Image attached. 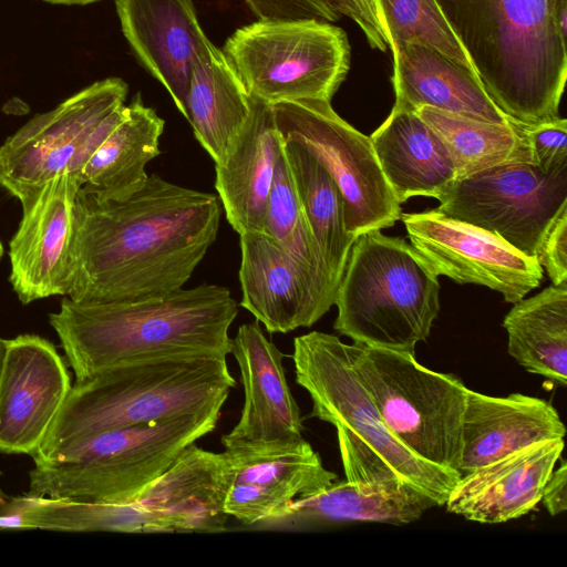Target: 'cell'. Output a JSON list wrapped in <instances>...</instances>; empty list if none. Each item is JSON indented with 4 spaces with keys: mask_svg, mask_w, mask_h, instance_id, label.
Listing matches in <instances>:
<instances>
[{
    "mask_svg": "<svg viewBox=\"0 0 567 567\" xmlns=\"http://www.w3.org/2000/svg\"><path fill=\"white\" fill-rule=\"evenodd\" d=\"M230 353L239 367L245 402L237 424L221 436L224 449L275 447L302 440V417L286 379L285 354L257 320L238 328Z\"/></svg>",
    "mask_w": 567,
    "mask_h": 567,
    "instance_id": "17",
    "label": "cell"
},
{
    "mask_svg": "<svg viewBox=\"0 0 567 567\" xmlns=\"http://www.w3.org/2000/svg\"><path fill=\"white\" fill-rule=\"evenodd\" d=\"M225 452L231 464V481L224 511L244 525L255 526L293 501L338 481L305 439L281 446Z\"/></svg>",
    "mask_w": 567,
    "mask_h": 567,
    "instance_id": "18",
    "label": "cell"
},
{
    "mask_svg": "<svg viewBox=\"0 0 567 567\" xmlns=\"http://www.w3.org/2000/svg\"><path fill=\"white\" fill-rule=\"evenodd\" d=\"M122 32L138 63L187 118L194 59L208 39L193 0H115Z\"/></svg>",
    "mask_w": 567,
    "mask_h": 567,
    "instance_id": "19",
    "label": "cell"
},
{
    "mask_svg": "<svg viewBox=\"0 0 567 567\" xmlns=\"http://www.w3.org/2000/svg\"><path fill=\"white\" fill-rule=\"evenodd\" d=\"M393 55V106L445 112L506 124L513 122L493 102L475 73L441 52L419 43L390 47Z\"/></svg>",
    "mask_w": 567,
    "mask_h": 567,
    "instance_id": "24",
    "label": "cell"
},
{
    "mask_svg": "<svg viewBox=\"0 0 567 567\" xmlns=\"http://www.w3.org/2000/svg\"><path fill=\"white\" fill-rule=\"evenodd\" d=\"M532 164L545 174L567 169V120L557 117L536 124H522Z\"/></svg>",
    "mask_w": 567,
    "mask_h": 567,
    "instance_id": "34",
    "label": "cell"
},
{
    "mask_svg": "<svg viewBox=\"0 0 567 567\" xmlns=\"http://www.w3.org/2000/svg\"><path fill=\"white\" fill-rule=\"evenodd\" d=\"M271 109L281 140L303 146L337 183L349 235L357 238L401 219V204L383 175L370 136L343 120L331 102L298 100Z\"/></svg>",
    "mask_w": 567,
    "mask_h": 567,
    "instance_id": "10",
    "label": "cell"
},
{
    "mask_svg": "<svg viewBox=\"0 0 567 567\" xmlns=\"http://www.w3.org/2000/svg\"><path fill=\"white\" fill-rule=\"evenodd\" d=\"M560 464L549 475L542 494V502L551 516L567 509V463L560 457Z\"/></svg>",
    "mask_w": 567,
    "mask_h": 567,
    "instance_id": "38",
    "label": "cell"
},
{
    "mask_svg": "<svg viewBox=\"0 0 567 567\" xmlns=\"http://www.w3.org/2000/svg\"><path fill=\"white\" fill-rule=\"evenodd\" d=\"M262 234L310 277L323 305L330 310L334 305L336 291L329 282L308 225L282 144L267 200Z\"/></svg>",
    "mask_w": 567,
    "mask_h": 567,
    "instance_id": "32",
    "label": "cell"
},
{
    "mask_svg": "<svg viewBox=\"0 0 567 567\" xmlns=\"http://www.w3.org/2000/svg\"><path fill=\"white\" fill-rule=\"evenodd\" d=\"M221 50L249 96L269 105L331 102L350 70L347 33L315 19L257 20L238 28Z\"/></svg>",
    "mask_w": 567,
    "mask_h": 567,
    "instance_id": "9",
    "label": "cell"
},
{
    "mask_svg": "<svg viewBox=\"0 0 567 567\" xmlns=\"http://www.w3.org/2000/svg\"><path fill=\"white\" fill-rule=\"evenodd\" d=\"M536 259L551 285L567 282V207L556 217L538 249Z\"/></svg>",
    "mask_w": 567,
    "mask_h": 567,
    "instance_id": "36",
    "label": "cell"
},
{
    "mask_svg": "<svg viewBox=\"0 0 567 567\" xmlns=\"http://www.w3.org/2000/svg\"><path fill=\"white\" fill-rule=\"evenodd\" d=\"M165 121L143 103L141 93L125 105V114L89 158L79 175L80 192L101 200L125 199L148 178L146 165L159 155Z\"/></svg>",
    "mask_w": 567,
    "mask_h": 567,
    "instance_id": "27",
    "label": "cell"
},
{
    "mask_svg": "<svg viewBox=\"0 0 567 567\" xmlns=\"http://www.w3.org/2000/svg\"><path fill=\"white\" fill-rule=\"evenodd\" d=\"M564 439L539 442L461 476L446 511L481 524H499L534 509L564 451Z\"/></svg>",
    "mask_w": 567,
    "mask_h": 567,
    "instance_id": "20",
    "label": "cell"
},
{
    "mask_svg": "<svg viewBox=\"0 0 567 567\" xmlns=\"http://www.w3.org/2000/svg\"><path fill=\"white\" fill-rule=\"evenodd\" d=\"M127 92L122 79L107 78L33 116L0 145V186L23 203L68 171L96 126L124 105Z\"/></svg>",
    "mask_w": 567,
    "mask_h": 567,
    "instance_id": "13",
    "label": "cell"
},
{
    "mask_svg": "<svg viewBox=\"0 0 567 567\" xmlns=\"http://www.w3.org/2000/svg\"><path fill=\"white\" fill-rule=\"evenodd\" d=\"M240 306L269 333L308 328L329 310L310 277L264 234L239 235Z\"/></svg>",
    "mask_w": 567,
    "mask_h": 567,
    "instance_id": "21",
    "label": "cell"
},
{
    "mask_svg": "<svg viewBox=\"0 0 567 567\" xmlns=\"http://www.w3.org/2000/svg\"><path fill=\"white\" fill-rule=\"evenodd\" d=\"M219 198L148 176L120 200L79 192L65 297L118 302L183 288L217 238Z\"/></svg>",
    "mask_w": 567,
    "mask_h": 567,
    "instance_id": "1",
    "label": "cell"
},
{
    "mask_svg": "<svg viewBox=\"0 0 567 567\" xmlns=\"http://www.w3.org/2000/svg\"><path fill=\"white\" fill-rule=\"evenodd\" d=\"M296 382L310 395V416L332 424L339 450L380 461L443 506L461 473L421 460L386 429L359 380L351 344L320 331L296 337L291 355Z\"/></svg>",
    "mask_w": 567,
    "mask_h": 567,
    "instance_id": "7",
    "label": "cell"
},
{
    "mask_svg": "<svg viewBox=\"0 0 567 567\" xmlns=\"http://www.w3.org/2000/svg\"><path fill=\"white\" fill-rule=\"evenodd\" d=\"M8 498H9V496H7V494L3 492V489L0 486V504L4 503Z\"/></svg>",
    "mask_w": 567,
    "mask_h": 567,
    "instance_id": "41",
    "label": "cell"
},
{
    "mask_svg": "<svg viewBox=\"0 0 567 567\" xmlns=\"http://www.w3.org/2000/svg\"><path fill=\"white\" fill-rule=\"evenodd\" d=\"M250 112L224 159L215 164V189L238 235L262 234L268 196L281 151L271 105L251 97Z\"/></svg>",
    "mask_w": 567,
    "mask_h": 567,
    "instance_id": "22",
    "label": "cell"
},
{
    "mask_svg": "<svg viewBox=\"0 0 567 567\" xmlns=\"http://www.w3.org/2000/svg\"><path fill=\"white\" fill-rule=\"evenodd\" d=\"M414 112L443 142L457 179L507 163H532L522 123H493L430 106Z\"/></svg>",
    "mask_w": 567,
    "mask_h": 567,
    "instance_id": "31",
    "label": "cell"
},
{
    "mask_svg": "<svg viewBox=\"0 0 567 567\" xmlns=\"http://www.w3.org/2000/svg\"><path fill=\"white\" fill-rule=\"evenodd\" d=\"M561 0H465L443 7L489 97L511 120L559 117L567 79Z\"/></svg>",
    "mask_w": 567,
    "mask_h": 567,
    "instance_id": "4",
    "label": "cell"
},
{
    "mask_svg": "<svg viewBox=\"0 0 567 567\" xmlns=\"http://www.w3.org/2000/svg\"><path fill=\"white\" fill-rule=\"evenodd\" d=\"M79 179L68 171L21 203L22 218L9 245L10 284L28 305L65 296Z\"/></svg>",
    "mask_w": 567,
    "mask_h": 567,
    "instance_id": "16",
    "label": "cell"
},
{
    "mask_svg": "<svg viewBox=\"0 0 567 567\" xmlns=\"http://www.w3.org/2000/svg\"><path fill=\"white\" fill-rule=\"evenodd\" d=\"M328 3L339 14L349 17L359 25L372 49L382 52L386 50L378 0H328Z\"/></svg>",
    "mask_w": 567,
    "mask_h": 567,
    "instance_id": "37",
    "label": "cell"
},
{
    "mask_svg": "<svg viewBox=\"0 0 567 567\" xmlns=\"http://www.w3.org/2000/svg\"><path fill=\"white\" fill-rule=\"evenodd\" d=\"M71 388L68 368L49 340L38 334L7 340L0 375V453L32 457Z\"/></svg>",
    "mask_w": 567,
    "mask_h": 567,
    "instance_id": "15",
    "label": "cell"
},
{
    "mask_svg": "<svg viewBox=\"0 0 567 567\" xmlns=\"http://www.w3.org/2000/svg\"><path fill=\"white\" fill-rule=\"evenodd\" d=\"M220 413L172 416L93 435L53 460L34 462L28 494L87 503L132 499L198 439Z\"/></svg>",
    "mask_w": 567,
    "mask_h": 567,
    "instance_id": "6",
    "label": "cell"
},
{
    "mask_svg": "<svg viewBox=\"0 0 567 567\" xmlns=\"http://www.w3.org/2000/svg\"><path fill=\"white\" fill-rule=\"evenodd\" d=\"M251 99L234 68L207 39L197 52L187 93V121L197 142L219 164L247 120Z\"/></svg>",
    "mask_w": 567,
    "mask_h": 567,
    "instance_id": "28",
    "label": "cell"
},
{
    "mask_svg": "<svg viewBox=\"0 0 567 567\" xmlns=\"http://www.w3.org/2000/svg\"><path fill=\"white\" fill-rule=\"evenodd\" d=\"M565 425L547 401L513 393L507 396L467 392L458 472L464 475L529 445L564 439Z\"/></svg>",
    "mask_w": 567,
    "mask_h": 567,
    "instance_id": "23",
    "label": "cell"
},
{
    "mask_svg": "<svg viewBox=\"0 0 567 567\" xmlns=\"http://www.w3.org/2000/svg\"><path fill=\"white\" fill-rule=\"evenodd\" d=\"M237 313L226 287L204 284L132 301L80 302L64 297L49 322L78 381L144 359L227 357Z\"/></svg>",
    "mask_w": 567,
    "mask_h": 567,
    "instance_id": "2",
    "label": "cell"
},
{
    "mask_svg": "<svg viewBox=\"0 0 567 567\" xmlns=\"http://www.w3.org/2000/svg\"><path fill=\"white\" fill-rule=\"evenodd\" d=\"M258 20L315 19L336 22L340 14L328 0H245Z\"/></svg>",
    "mask_w": 567,
    "mask_h": 567,
    "instance_id": "35",
    "label": "cell"
},
{
    "mask_svg": "<svg viewBox=\"0 0 567 567\" xmlns=\"http://www.w3.org/2000/svg\"><path fill=\"white\" fill-rule=\"evenodd\" d=\"M2 256H3V246H2V243L0 240V260H1Z\"/></svg>",
    "mask_w": 567,
    "mask_h": 567,
    "instance_id": "42",
    "label": "cell"
},
{
    "mask_svg": "<svg viewBox=\"0 0 567 567\" xmlns=\"http://www.w3.org/2000/svg\"><path fill=\"white\" fill-rule=\"evenodd\" d=\"M282 148L327 277L337 293L357 239L346 229L342 194L324 166L303 146L282 141Z\"/></svg>",
    "mask_w": 567,
    "mask_h": 567,
    "instance_id": "30",
    "label": "cell"
},
{
    "mask_svg": "<svg viewBox=\"0 0 567 567\" xmlns=\"http://www.w3.org/2000/svg\"><path fill=\"white\" fill-rule=\"evenodd\" d=\"M370 138L400 204L413 196L439 199L457 179L443 142L413 111L393 106Z\"/></svg>",
    "mask_w": 567,
    "mask_h": 567,
    "instance_id": "26",
    "label": "cell"
},
{
    "mask_svg": "<svg viewBox=\"0 0 567 567\" xmlns=\"http://www.w3.org/2000/svg\"><path fill=\"white\" fill-rule=\"evenodd\" d=\"M413 248L437 276L485 286L515 303L537 288L544 270L499 236L440 213L401 214Z\"/></svg>",
    "mask_w": 567,
    "mask_h": 567,
    "instance_id": "14",
    "label": "cell"
},
{
    "mask_svg": "<svg viewBox=\"0 0 567 567\" xmlns=\"http://www.w3.org/2000/svg\"><path fill=\"white\" fill-rule=\"evenodd\" d=\"M437 200L445 216L484 228L536 258L567 207V169L545 174L532 163H507L456 179Z\"/></svg>",
    "mask_w": 567,
    "mask_h": 567,
    "instance_id": "11",
    "label": "cell"
},
{
    "mask_svg": "<svg viewBox=\"0 0 567 567\" xmlns=\"http://www.w3.org/2000/svg\"><path fill=\"white\" fill-rule=\"evenodd\" d=\"M352 364L392 435L431 464L458 471L468 389L413 352L351 344Z\"/></svg>",
    "mask_w": 567,
    "mask_h": 567,
    "instance_id": "8",
    "label": "cell"
},
{
    "mask_svg": "<svg viewBox=\"0 0 567 567\" xmlns=\"http://www.w3.org/2000/svg\"><path fill=\"white\" fill-rule=\"evenodd\" d=\"M437 277L403 238L360 235L338 285L334 330L353 343L414 353L440 311Z\"/></svg>",
    "mask_w": 567,
    "mask_h": 567,
    "instance_id": "5",
    "label": "cell"
},
{
    "mask_svg": "<svg viewBox=\"0 0 567 567\" xmlns=\"http://www.w3.org/2000/svg\"><path fill=\"white\" fill-rule=\"evenodd\" d=\"M507 351L528 372L567 383V282L520 299L503 320Z\"/></svg>",
    "mask_w": 567,
    "mask_h": 567,
    "instance_id": "29",
    "label": "cell"
},
{
    "mask_svg": "<svg viewBox=\"0 0 567 567\" xmlns=\"http://www.w3.org/2000/svg\"><path fill=\"white\" fill-rule=\"evenodd\" d=\"M43 1L52 3V4H65V6L80 4V6H84V4L97 2V1H101V0H43Z\"/></svg>",
    "mask_w": 567,
    "mask_h": 567,
    "instance_id": "39",
    "label": "cell"
},
{
    "mask_svg": "<svg viewBox=\"0 0 567 567\" xmlns=\"http://www.w3.org/2000/svg\"><path fill=\"white\" fill-rule=\"evenodd\" d=\"M230 481L227 453L206 451L193 443L132 499L102 504L103 532H224Z\"/></svg>",
    "mask_w": 567,
    "mask_h": 567,
    "instance_id": "12",
    "label": "cell"
},
{
    "mask_svg": "<svg viewBox=\"0 0 567 567\" xmlns=\"http://www.w3.org/2000/svg\"><path fill=\"white\" fill-rule=\"evenodd\" d=\"M439 506L411 484L334 482L324 489L293 501L260 528H307L341 522H377L406 525Z\"/></svg>",
    "mask_w": 567,
    "mask_h": 567,
    "instance_id": "25",
    "label": "cell"
},
{
    "mask_svg": "<svg viewBox=\"0 0 567 567\" xmlns=\"http://www.w3.org/2000/svg\"><path fill=\"white\" fill-rule=\"evenodd\" d=\"M236 381L227 357L144 359L72 384L33 462L55 458L99 433L172 416L220 413Z\"/></svg>",
    "mask_w": 567,
    "mask_h": 567,
    "instance_id": "3",
    "label": "cell"
},
{
    "mask_svg": "<svg viewBox=\"0 0 567 567\" xmlns=\"http://www.w3.org/2000/svg\"><path fill=\"white\" fill-rule=\"evenodd\" d=\"M6 350H7V340L0 337V375H1V370H2L3 360H4V355H6Z\"/></svg>",
    "mask_w": 567,
    "mask_h": 567,
    "instance_id": "40",
    "label": "cell"
},
{
    "mask_svg": "<svg viewBox=\"0 0 567 567\" xmlns=\"http://www.w3.org/2000/svg\"><path fill=\"white\" fill-rule=\"evenodd\" d=\"M378 7L386 45H426L478 75L440 0H378Z\"/></svg>",
    "mask_w": 567,
    "mask_h": 567,
    "instance_id": "33",
    "label": "cell"
}]
</instances>
